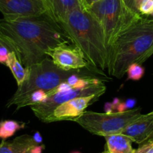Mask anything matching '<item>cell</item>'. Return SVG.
I'll use <instances>...</instances> for the list:
<instances>
[{
  "instance_id": "obj_1",
  "label": "cell",
  "mask_w": 153,
  "mask_h": 153,
  "mask_svg": "<svg viewBox=\"0 0 153 153\" xmlns=\"http://www.w3.org/2000/svg\"><path fill=\"white\" fill-rule=\"evenodd\" d=\"M0 35L12 47L25 68L48 57L50 50L63 43L65 35L48 13L40 16L0 20Z\"/></svg>"
},
{
  "instance_id": "obj_2",
  "label": "cell",
  "mask_w": 153,
  "mask_h": 153,
  "mask_svg": "<svg viewBox=\"0 0 153 153\" xmlns=\"http://www.w3.org/2000/svg\"><path fill=\"white\" fill-rule=\"evenodd\" d=\"M59 25L80 48L89 66L97 71L107 70L109 48L104 29L87 10L82 6L75 8Z\"/></svg>"
},
{
  "instance_id": "obj_3",
  "label": "cell",
  "mask_w": 153,
  "mask_h": 153,
  "mask_svg": "<svg viewBox=\"0 0 153 153\" xmlns=\"http://www.w3.org/2000/svg\"><path fill=\"white\" fill-rule=\"evenodd\" d=\"M153 44V20L142 17L122 33L110 47L107 71L121 79L128 68L147 52Z\"/></svg>"
},
{
  "instance_id": "obj_4",
  "label": "cell",
  "mask_w": 153,
  "mask_h": 153,
  "mask_svg": "<svg viewBox=\"0 0 153 153\" xmlns=\"http://www.w3.org/2000/svg\"><path fill=\"white\" fill-rule=\"evenodd\" d=\"M78 71H68L62 70L57 67L51 59L48 56L46 57L40 62L26 68V79L20 86H17V91L7 103L6 107L17 106L34 91L43 90L48 92L54 89L62 82L67 81V79L71 75Z\"/></svg>"
},
{
  "instance_id": "obj_5",
  "label": "cell",
  "mask_w": 153,
  "mask_h": 153,
  "mask_svg": "<svg viewBox=\"0 0 153 153\" xmlns=\"http://www.w3.org/2000/svg\"><path fill=\"white\" fill-rule=\"evenodd\" d=\"M87 11L102 26L109 51L117 38L143 17L123 0H99Z\"/></svg>"
},
{
  "instance_id": "obj_6",
  "label": "cell",
  "mask_w": 153,
  "mask_h": 153,
  "mask_svg": "<svg viewBox=\"0 0 153 153\" xmlns=\"http://www.w3.org/2000/svg\"><path fill=\"white\" fill-rule=\"evenodd\" d=\"M141 114V108L111 113L85 111L74 122L92 134L104 137L108 135L122 134L125 128Z\"/></svg>"
},
{
  "instance_id": "obj_7",
  "label": "cell",
  "mask_w": 153,
  "mask_h": 153,
  "mask_svg": "<svg viewBox=\"0 0 153 153\" xmlns=\"http://www.w3.org/2000/svg\"><path fill=\"white\" fill-rule=\"evenodd\" d=\"M106 89L107 87L103 81L100 82L98 84L92 85L85 88H72L70 90L59 92L48 97L45 102L31 106V109L38 120L46 123L54 109L62 103L77 97L88 96L91 95H102L106 92Z\"/></svg>"
},
{
  "instance_id": "obj_8",
  "label": "cell",
  "mask_w": 153,
  "mask_h": 153,
  "mask_svg": "<svg viewBox=\"0 0 153 153\" xmlns=\"http://www.w3.org/2000/svg\"><path fill=\"white\" fill-rule=\"evenodd\" d=\"M47 56L52 59L57 67L68 71L92 68L89 66L80 48L68 43L61 44L50 50Z\"/></svg>"
},
{
  "instance_id": "obj_9",
  "label": "cell",
  "mask_w": 153,
  "mask_h": 153,
  "mask_svg": "<svg viewBox=\"0 0 153 153\" xmlns=\"http://www.w3.org/2000/svg\"><path fill=\"white\" fill-rule=\"evenodd\" d=\"M3 18L14 20L40 16L48 13L44 0H0Z\"/></svg>"
},
{
  "instance_id": "obj_10",
  "label": "cell",
  "mask_w": 153,
  "mask_h": 153,
  "mask_svg": "<svg viewBox=\"0 0 153 153\" xmlns=\"http://www.w3.org/2000/svg\"><path fill=\"white\" fill-rule=\"evenodd\" d=\"M101 95H91L74 98L65 101L54 109L46 123L58 121H74L81 116L89 105L93 104Z\"/></svg>"
},
{
  "instance_id": "obj_11",
  "label": "cell",
  "mask_w": 153,
  "mask_h": 153,
  "mask_svg": "<svg viewBox=\"0 0 153 153\" xmlns=\"http://www.w3.org/2000/svg\"><path fill=\"white\" fill-rule=\"evenodd\" d=\"M153 131V115L149 113L141 114L137 119L129 123L122 134L130 138L133 143L142 144L146 142Z\"/></svg>"
},
{
  "instance_id": "obj_12",
  "label": "cell",
  "mask_w": 153,
  "mask_h": 153,
  "mask_svg": "<svg viewBox=\"0 0 153 153\" xmlns=\"http://www.w3.org/2000/svg\"><path fill=\"white\" fill-rule=\"evenodd\" d=\"M50 17L59 24L75 8L81 6V0H44Z\"/></svg>"
},
{
  "instance_id": "obj_13",
  "label": "cell",
  "mask_w": 153,
  "mask_h": 153,
  "mask_svg": "<svg viewBox=\"0 0 153 153\" xmlns=\"http://www.w3.org/2000/svg\"><path fill=\"white\" fill-rule=\"evenodd\" d=\"M37 144L32 136L23 134L11 141L2 140L0 143V153H32Z\"/></svg>"
},
{
  "instance_id": "obj_14",
  "label": "cell",
  "mask_w": 153,
  "mask_h": 153,
  "mask_svg": "<svg viewBox=\"0 0 153 153\" xmlns=\"http://www.w3.org/2000/svg\"><path fill=\"white\" fill-rule=\"evenodd\" d=\"M106 140V151L108 153H134L133 141L123 134L108 135Z\"/></svg>"
},
{
  "instance_id": "obj_15",
  "label": "cell",
  "mask_w": 153,
  "mask_h": 153,
  "mask_svg": "<svg viewBox=\"0 0 153 153\" xmlns=\"http://www.w3.org/2000/svg\"><path fill=\"white\" fill-rule=\"evenodd\" d=\"M5 65L8 66L11 70V73L17 82V86H20L26 79V68L23 67L22 63L17 58V56L15 53H10Z\"/></svg>"
},
{
  "instance_id": "obj_16",
  "label": "cell",
  "mask_w": 153,
  "mask_h": 153,
  "mask_svg": "<svg viewBox=\"0 0 153 153\" xmlns=\"http://www.w3.org/2000/svg\"><path fill=\"white\" fill-rule=\"evenodd\" d=\"M25 123H20L15 120H2L0 121V139L5 140L14 136L16 132L24 128Z\"/></svg>"
},
{
  "instance_id": "obj_17",
  "label": "cell",
  "mask_w": 153,
  "mask_h": 153,
  "mask_svg": "<svg viewBox=\"0 0 153 153\" xmlns=\"http://www.w3.org/2000/svg\"><path fill=\"white\" fill-rule=\"evenodd\" d=\"M48 95L47 92L43 90H36L34 91L33 92L30 94L23 102L20 103V104L17 106V109L16 110H20V108H23L25 107H31L32 105H35V104H40V103H43L48 99Z\"/></svg>"
},
{
  "instance_id": "obj_18",
  "label": "cell",
  "mask_w": 153,
  "mask_h": 153,
  "mask_svg": "<svg viewBox=\"0 0 153 153\" xmlns=\"http://www.w3.org/2000/svg\"><path fill=\"white\" fill-rule=\"evenodd\" d=\"M126 74L128 75V80H140L145 74V68L140 64L134 62L128 66Z\"/></svg>"
},
{
  "instance_id": "obj_19",
  "label": "cell",
  "mask_w": 153,
  "mask_h": 153,
  "mask_svg": "<svg viewBox=\"0 0 153 153\" xmlns=\"http://www.w3.org/2000/svg\"><path fill=\"white\" fill-rule=\"evenodd\" d=\"M138 12L143 17H152L153 0H142L138 6Z\"/></svg>"
},
{
  "instance_id": "obj_20",
  "label": "cell",
  "mask_w": 153,
  "mask_h": 153,
  "mask_svg": "<svg viewBox=\"0 0 153 153\" xmlns=\"http://www.w3.org/2000/svg\"><path fill=\"white\" fill-rule=\"evenodd\" d=\"M134 153H153V140L146 141L135 149Z\"/></svg>"
},
{
  "instance_id": "obj_21",
  "label": "cell",
  "mask_w": 153,
  "mask_h": 153,
  "mask_svg": "<svg viewBox=\"0 0 153 153\" xmlns=\"http://www.w3.org/2000/svg\"><path fill=\"white\" fill-rule=\"evenodd\" d=\"M11 52H14L9 46L7 45H0V63L6 65L8 55Z\"/></svg>"
},
{
  "instance_id": "obj_22",
  "label": "cell",
  "mask_w": 153,
  "mask_h": 153,
  "mask_svg": "<svg viewBox=\"0 0 153 153\" xmlns=\"http://www.w3.org/2000/svg\"><path fill=\"white\" fill-rule=\"evenodd\" d=\"M152 55H153V44H152V45L151 46V48H150L147 51V52L145 53H144L143 55L142 56H141L140 58L136 62V63H137V64H140V65L143 64L144 62L146 61V60L148 59L150 56H152Z\"/></svg>"
},
{
  "instance_id": "obj_23",
  "label": "cell",
  "mask_w": 153,
  "mask_h": 153,
  "mask_svg": "<svg viewBox=\"0 0 153 153\" xmlns=\"http://www.w3.org/2000/svg\"><path fill=\"white\" fill-rule=\"evenodd\" d=\"M98 1L99 0H81V6L84 9L88 10L93 4Z\"/></svg>"
},
{
  "instance_id": "obj_24",
  "label": "cell",
  "mask_w": 153,
  "mask_h": 153,
  "mask_svg": "<svg viewBox=\"0 0 153 153\" xmlns=\"http://www.w3.org/2000/svg\"><path fill=\"white\" fill-rule=\"evenodd\" d=\"M124 103L127 110H131L134 107L135 104H136L137 101L135 99H134V98H129V99L124 101Z\"/></svg>"
},
{
  "instance_id": "obj_25",
  "label": "cell",
  "mask_w": 153,
  "mask_h": 153,
  "mask_svg": "<svg viewBox=\"0 0 153 153\" xmlns=\"http://www.w3.org/2000/svg\"><path fill=\"white\" fill-rule=\"evenodd\" d=\"M115 110H116V109L113 107V104H112L111 102L105 103V104H104V113H113Z\"/></svg>"
},
{
  "instance_id": "obj_26",
  "label": "cell",
  "mask_w": 153,
  "mask_h": 153,
  "mask_svg": "<svg viewBox=\"0 0 153 153\" xmlns=\"http://www.w3.org/2000/svg\"><path fill=\"white\" fill-rule=\"evenodd\" d=\"M32 139L37 144H42V142H43V138H42V134L38 131H36L34 134V135L32 136Z\"/></svg>"
},
{
  "instance_id": "obj_27",
  "label": "cell",
  "mask_w": 153,
  "mask_h": 153,
  "mask_svg": "<svg viewBox=\"0 0 153 153\" xmlns=\"http://www.w3.org/2000/svg\"><path fill=\"white\" fill-rule=\"evenodd\" d=\"M123 1H124L125 3H126L131 9L134 10V11H136V12L139 13L137 11V10L136 5H135V0H123Z\"/></svg>"
},
{
  "instance_id": "obj_28",
  "label": "cell",
  "mask_w": 153,
  "mask_h": 153,
  "mask_svg": "<svg viewBox=\"0 0 153 153\" xmlns=\"http://www.w3.org/2000/svg\"><path fill=\"white\" fill-rule=\"evenodd\" d=\"M116 110H117V112H120V113H122V112H124V111H126V110H128L127 108H126V105H125V103L122 102V101L119 104V105L117 106Z\"/></svg>"
},
{
  "instance_id": "obj_29",
  "label": "cell",
  "mask_w": 153,
  "mask_h": 153,
  "mask_svg": "<svg viewBox=\"0 0 153 153\" xmlns=\"http://www.w3.org/2000/svg\"><path fill=\"white\" fill-rule=\"evenodd\" d=\"M0 45H7V46H9L10 48L12 49V51H14V50H13L12 47L11 46V45H10L9 43L8 42V41H6L5 39V38H3V37H2L1 35H0Z\"/></svg>"
},
{
  "instance_id": "obj_30",
  "label": "cell",
  "mask_w": 153,
  "mask_h": 153,
  "mask_svg": "<svg viewBox=\"0 0 153 153\" xmlns=\"http://www.w3.org/2000/svg\"><path fill=\"white\" fill-rule=\"evenodd\" d=\"M120 102H121L120 99H119L118 98H115L111 103L113 104V107H115V109H117V107L119 105V104H120Z\"/></svg>"
},
{
  "instance_id": "obj_31",
  "label": "cell",
  "mask_w": 153,
  "mask_h": 153,
  "mask_svg": "<svg viewBox=\"0 0 153 153\" xmlns=\"http://www.w3.org/2000/svg\"><path fill=\"white\" fill-rule=\"evenodd\" d=\"M141 1H142V0H135V5H136V8H137V11H138V6H139Z\"/></svg>"
},
{
  "instance_id": "obj_32",
  "label": "cell",
  "mask_w": 153,
  "mask_h": 153,
  "mask_svg": "<svg viewBox=\"0 0 153 153\" xmlns=\"http://www.w3.org/2000/svg\"><path fill=\"white\" fill-rule=\"evenodd\" d=\"M71 153H80V152H76V151H75V152H71Z\"/></svg>"
},
{
  "instance_id": "obj_33",
  "label": "cell",
  "mask_w": 153,
  "mask_h": 153,
  "mask_svg": "<svg viewBox=\"0 0 153 153\" xmlns=\"http://www.w3.org/2000/svg\"><path fill=\"white\" fill-rule=\"evenodd\" d=\"M151 113V114H152V115H153V111H152V112H151V113Z\"/></svg>"
},
{
  "instance_id": "obj_34",
  "label": "cell",
  "mask_w": 153,
  "mask_h": 153,
  "mask_svg": "<svg viewBox=\"0 0 153 153\" xmlns=\"http://www.w3.org/2000/svg\"><path fill=\"white\" fill-rule=\"evenodd\" d=\"M149 18H151V19H152V20H153V16H152V17H149Z\"/></svg>"
}]
</instances>
